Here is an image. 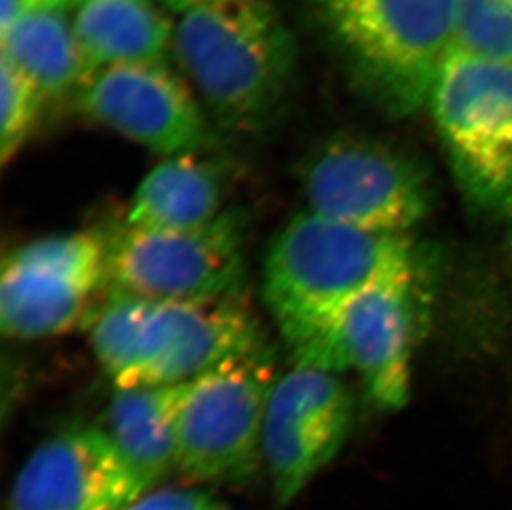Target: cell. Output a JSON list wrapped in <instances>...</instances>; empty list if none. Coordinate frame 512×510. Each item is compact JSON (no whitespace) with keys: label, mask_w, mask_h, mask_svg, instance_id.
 <instances>
[{"label":"cell","mask_w":512,"mask_h":510,"mask_svg":"<svg viewBox=\"0 0 512 510\" xmlns=\"http://www.w3.org/2000/svg\"><path fill=\"white\" fill-rule=\"evenodd\" d=\"M415 255L410 236L360 231L307 209L292 217L267 252L262 297L294 365L340 375V312L378 275Z\"/></svg>","instance_id":"obj_1"},{"label":"cell","mask_w":512,"mask_h":510,"mask_svg":"<svg viewBox=\"0 0 512 510\" xmlns=\"http://www.w3.org/2000/svg\"><path fill=\"white\" fill-rule=\"evenodd\" d=\"M171 55L209 121L254 136L289 102L297 44L272 0H208L178 15Z\"/></svg>","instance_id":"obj_2"},{"label":"cell","mask_w":512,"mask_h":510,"mask_svg":"<svg viewBox=\"0 0 512 510\" xmlns=\"http://www.w3.org/2000/svg\"><path fill=\"white\" fill-rule=\"evenodd\" d=\"M87 323L116 388L181 385L267 345L242 299L153 302L108 290Z\"/></svg>","instance_id":"obj_3"},{"label":"cell","mask_w":512,"mask_h":510,"mask_svg":"<svg viewBox=\"0 0 512 510\" xmlns=\"http://www.w3.org/2000/svg\"><path fill=\"white\" fill-rule=\"evenodd\" d=\"M358 93L392 118L428 106L453 47V0H305Z\"/></svg>","instance_id":"obj_4"},{"label":"cell","mask_w":512,"mask_h":510,"mask_svg":"<svg viewBox=\"0 0 512 510\" xmlns=\"http://www.w3.org/2000/svg\"><path fill=\"white\" fill-rule=\"evenodd\" d=\"M428 108L464 201L512 221V68L451 47Z\"/></svg>","instance_id":"obj_5"},{"label":"cell","mask_w":512,"mask_h":510,"mask_svg":"<svg viewBox=\"0 0 512 510\" xmlns=\"http://www.w3.org/2000/svg\"><path fill=\"white\" fill-rule=\"evenodd\" d=\"M247 217L226 209L194 231H143L123 224L107 236L108 290L153 302L242 299Z\"/></svg>","instance_id":"obj_6"},{"label":"cell","mask_w":512,"mask_h":510,"mask_svg":"<svg viewBox=\"0 0 512 510\" xmlns=\"http://www.w3.org/2000/svg\"><path fill=\"white\" fill-rule=\"evenodd\" d=\"M277 378L267 343L189 381L179 409V471L196 481H247L264 461V419Z\"/></svg>","instance_id":"obj_7"},{"label":"cell","mask_w":512,"mask_h":510,"mask_svg":"<svg viewBox=\"0 0 512 510\" xmlns=\"http://www.w3.org/2000/svg\"><path fill=\"white\" fill-rule=\"evenodd\" d=\"M297 176L307 211L360 231L408 236L430 212L423 166L382 141H324L305 156Z\"/></svg>","instance_id":"obj_8"},{"label":"cell","mask_w":512,"mask_h":510,"mask_svg":"<svg viewBox=\"0 0 512 510\" xmlns=\"http://www.w3.org/2000/svg\"><path fill=\"white\" fill-rule=\"evenodd\" d=\"M108 292L107 236L63 232L25 242L0 265V328L5 337H58L87 323Z\"/></svg>","instance_id":"obj_9"},{"label":"cell","mask_w":512,"mask_h":510,"mask_svg":"<svg viewBox=\"0 0 512 510\" xmlns=\"http://www.w3.org/2000/svg\"><path fill=\"white\" fill-rule=\"evenodd\" d=\"M423 284L415 255L360 290L335 323L340 368L355 371L370 400L387 411L403 408L410 398L425 313Z\"/></svg>","instance_id":"obj_10"},{"label":"cell","mask_w":512,"mask_h":510,"mask_svg":"<svg viewBox=\"0 0 512 510\" xmlns=\"http://www.w3.org/2000/svg\"><path fill=\"white\" fill-rule=\"evenodd\" d=\"M75 95L87 118L163 158L213 146V123L203 105L186 78L166 62L102 68Z\"/></svg>","instance_id":"obj_11"},{"label":"cell","mask_w":512,"mask_h":510,"mask_svg":"<svg viewBox=\"0 0 512 510\" xmlns=\"http://www.w3.org/2000/svg\"><path fill=\"white\" fill-rule=\"evenodd\" d=\"M353 423V400L337 373L294 365L272 388L262 454L277 509H285L337 458Z\"/></svg>","instance_id":"obj_12"},{"label":"cell","mask_w":512,"mask_h":510,"mask_svg":"<svg viewBox=\"0 0 512 510\" xmlns=\"http://www.w3.org/2000/svg\"><path fill=\"white\" fill-rule=\"evenodd\" d=\"M146 491L100 426H78L30 454L5 510H121Z\"/></svg>","instance_id":"obj_13"},{"label":"cell","mask_w":512,"mask_h":510,"mask_svg":"<svg viewBox=\"0 0 512 510\" xmlns=\"http://www.w3.org/2000/svg\"><path fill=\"white\" fill-rule=\"evenodd\" d=\"M226 173L203 153L163 158L138 184L125 226L143 231H194L226 209Z\"/></svg>","instance_id":"obj_14"},{"label":"cell","mask_w":512,"mask_h":510,"mask_svg":"<svg viewBox=\"0 0 512 510\" xmlns=\"http://www.w3.org/2000/svg\"><path fill=\"white\" fill-rule=\"evenodd\" d=\"M166 12L160 0H72L85 80L120 63L166 62L174 27Z\"/></svg>","instance_id":"obj_15"},{"label":"cell","mask_w":512,"mask_h":510,"mask_svg":"<svg viewBox=\"0 0 512 510\" xmlns=\"http://www.w3.org/2000/svg\"><path fill=\"white\" fill-rule=\"evenodd\" d=\"M188 383L116 388L108 405L100 428L146 489L178 467L179 409Z\"/></svg>","instance_id":"obj_16"},{"label":"cell","mask_w":512,"mask_h":510,"mask_svg":"<svg viewBox=\"0 0 512 510\" xmlns=\"http://www.w3.org/2000/svg\"><path fill=\"white\" fill-rule=\"evenodd\" d=\"M4 57L22 68L47 100L77 93L85 68L73 32L72 0H44L0 32Z\"/></svg>","instance_id":"obj_17"},{"label":"cell","mask_w":512,"mask_h":510,"mask_svg":"<svg viewBox=\"0 0 512 510\" xmlns=\"http://www.w3.org/2000/svg\"><path fill=\"white\" fill-rule=\"evenodd\" d=\"M453 47L512 68V0H453Z\"/></svg>","instance_id":"obj_18"},{"label":"cell","mask_w":512,"mask_h":510,"mask_svg":"<svg viewBox=\"0 0 512 510\" xmlns=\"http://www.w3.org/2000/svg\"><path fill=\"white\" fill-rule=\"evenodd\" d=\"M47 97L12 60L0 55V163L17 158L39 125Z\"/></svg>","instance_id":"obj_19"},{"label":"cell","mask_w":512,"mask_h":510,"mask_svg":"<svg viewBox=\"0 0 512 510\" xmlns=\"http://www.w3.org/2000/svg\"><path fill=\"white\" fill-rule=\"evenodd\" d=\"M121 510H231L198 489H161L141 496Z\"/></svg>","instance_id":"obj_20"},{"label":"cell","mask_w":512,"mask_h":510,"mask_svg":"<svg viewBox=\"0 0 512 510\" xmlns=\"http://www.w3.org/2000/svg\"><path fill=\"white\" fill-rule=\"evenodd\" d=\"M42 2L44 0H0V32Z\"/></svg>","instance_id":"obj_21"},{"label":"cell","mask_w":512,"mask_h":510,"mask_svg":"<svg viewBox=\"0 0 512 510\" xmlns=\"http://www.w3.org/2000/svg\"><path fill=\"white\" fill-rule=\"evenodd\" d=\"M204 2H208V0H160V4L168 12H173L176 17L184 14V12H188L189 9H193L196 5L204 4Z\"/></svg>","instance_id":"obj_22"},{"label":"cell","mask_w":512,"mask_h":510,"mask_svg":"<svg viewBox=\"0 0 512 510\" xmlns=\"http://www.w3.org/2000/svg\"><path fill=\"white\" fill-rule=\"evenodd\" d=\"M509 247H511V260H512V234H511V242H509Z\"/></svg>","instance_id":"obj_23"}]
</instances>
